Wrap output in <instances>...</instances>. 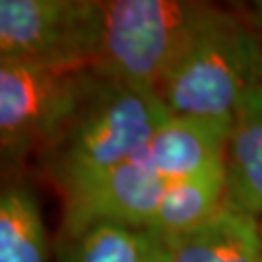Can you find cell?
<instances>
[{
  "mask_svg": "<svg viewBox=\"0 0 262 262\" xmlns=\"http://www.w3.org/2000/svg\"><path fill=\"white\" fill-rule=\"evenodd\" d=\"M169 117L159 92L90 68L78 107L37 161L66 200L140 154Z\"/></svg>",
  "mask_w": 262,
  "mask_h": 262,
  "instance_id": "6da1fadb",
  "label": "cell"
},
{
  "mask_svg": "<svg viewBox=\"0 0 262 262\" xmlns=\"http://www.w3.org/2000/svg\"><path fill=\"white\" fill-rule=\"evenodd\" d=\"M260 47L245 6H215L159 85L175 117L233 121L243 97L258 84Z\"/></svg>",
  "mask_w": 262,
  "mask_h": 262,
  "instance_id": "7a4b0ae2",
  "label": "cell"
},
{
  "mask_svg": "<svg viewBox=\"0 0 262 262\" xmlns=\"http://www.w3.org/2000/svg\"><path fill=\"white\" fill-rule=\"evenodd\" d=\"M215 4L196 0H99L97 74L156 90Z\"/></svg>",
  "mask_w": 262,
  "mask_h": 262,
  "instance_id": "3957f363",
  "label": "cell"
},
{
  "mask_svg": "<svg viewBox=\"0 0 262 262\" xmlns=\"http://www.w3.org/2000/svg\"><path fill=\"white\" fill-rule=\"evenodd\" d=\"M90 68L0 62V148L4 167L37 158L84 94Z\"/></svg>",
  "mask_w": 262,
  "mask_h": 262,
  "instance_id": "277c9868",
  "label": "cell"
},
{
  "mask_svg": "<svg viewBox=\"0 0 262 262\" xmlns=\"http://www.w3.org/2000/svg\"><path fill=\"white\" fill-rule=\"evenodd\" d=\"M99 0H0V62L92 68Z\"/></svg>",
  "mask_w": 262,
  "mask_h": 262,
  "instance_id": "5b68a950",
  "label": "cell"
},
{
  "mask_svg": "<svg viewBox=\"0 0 262 262\" xmlns=\"http://www.w3.org/2000/svg\"><path fill=\"white\" fill-rule=\"evenodd\" d=\"M146 148L74 196L66 198L60 225L109 220L134 227H150L167 183L154 169Z\"/></svg>",
  "mask_w": 262,
  "mask_h": 262,
  "instance_id": "8992f818",
  "label": "cell"
},
{
  "mask_svg": "<svg viewBox=\"0 0 262 262\" xmlns=\"http://www.w3.org/2000/svg\"><path fill=\"white\" fill-rule=\"evenodd\" d=\"M233 121L171 115L148 144V158L165 183L224 167Z\"/></svg>",
  "mask_w": 262,
  "mask_h": 262,
  "instance_id": "52a82bcc",
  "label": "cell"
},
{
  "mask_svg": "<svg viewBox=\"0 0 262 262\" xmlns=\"http://www.w3.org/2000/svg\"><path fill=\"white\" fill-rule=\"evenodd\" d=\"M225 204L262 222V88L243 97L233 115L224 158Z\"/></svg>",
  "mask_w": 262,
  "mask_h": 262,
  "instance_id": "ba28073f",
  "label": "cell"
},
{
  "mask_svg": "<svg viewBox=\"0 0 262 262\" xmlns=\"http://www.w3.org/2000/svg\"><path fill=\"white\" fill-rule=\"evenodd\" d=\"M163 243L171 262H262V222L225 204L206 225Z\"/></svg>",
  "mask_w": 262,
  "mask_h": 262,
  "instance_id": "9c48e42d",
  "label": "cell"
},
{
  "mask_svg": "<svg viewBox=\"0 0 262 262\" xmlns=\"http://www.w3.org/2000/svg\"><path fill=\"white\" fill-rule=\"evenodd\" d=\"M161 245L150 227L90 220L60 225L55 241V262H146Z\"/></svg>",
  "mask_w": 262,
  "mask_h": 262,
  "instance_id": "30bf717a",
  "label": "cell"
},
{
  "mask_svg": "<svg viewBox=\"0 0 262 262\" xmlns=\"http://www.w3.org/2000/svg\"><path fill=\"white\" fill-rule=\"evenodd\" d=\"M225 206L224 167L167 183L150 229L159 237H179L206 225Z\"/></svg>",
  "mask_w": 262,
  "mask_h": 262,
  "instance_id": "8fae6325",
  "label": "cell"
},
{
  "mask_svg": "<svg viewBox=\"0 0 262 262\" xmlns=\"http://www.w3.org/2000/svg\"><path fill=\"white\" fill-rule=\"evenodd\" d=\"M0 262H49L47 231L33 190L10 183L0 196Z\"/></svg>",
  "mask_w": 262,
  "mask_h": 262,
  "instance_id": "7c38bea8",
  "label": "cell"
},
{
  "mask_svg": "<svg viewBox=\"0 0 262 262\" xmlns=\"http://www.w3.org/2000/svg\"><path fill=\"white\" fill-rule=\"evenodd\" d=\"M254 29H256V37H258V47H260V64H258V85L262 88V2H253L249 6H245Z\"/></svg>",
  "mask_w": 262,
  "mask_h": 262,
  "instance_id": "4fadbf2b",
  "label": "cell"
},
{
  "mask_svg": "<svg viewBox=\"0 0 262 262\" xmlns=\"http://www.w3.org/2000/svg\"><path fill=\"white\" fill-rule=\"evenodd\" d=\"M146 262H171V260H169V254H167V249H165V243H163V239H161V245L158 247V251L151 254V256Z\"/></svg>",
  "mask_w": 262,
  "mask_h": 262,
  "instance_id": "5bb4252c",
  "label": "cell"
}]
</instances>
